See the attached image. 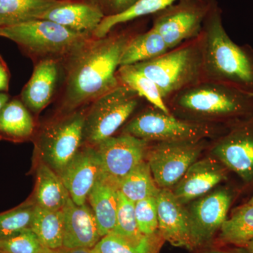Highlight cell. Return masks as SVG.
I'll return each mask as SVG.
<instances>
[{"label":"cell","instance_id":"1","mask_svg":"<svg viewBox=\"0 0 253 253\" xmlns=\"http://www.w3.org/2000/svg\"><path fill=\"white\" fill-rule=\"evenodd\" d=\"M136 35L112 30L104 38L91 37L69 55L61 63L57 113L86 107L119 85L116 74L121 57Z\"/></svg>","mask_w":253,"mask_h":253},{"label":"cell","instance_id":"2","mask_svg":"<svg viewBox=\"0 0 253 253\" xmlns=\"http://www.w3.org/2000/svg\"><path fill=\"white\" fill-rule=\"evenodd\" d=\"M205 22V69L217 83L253 94V49L231 41L223 26L220 11L214 4Z\"/></svg>","mask_w":253,"mask_h":253},{"label":"cell","instance_id":"3","mask_svg":"<svg viewBox=\"0 0 253 253\" xmlns=\"http://www.w3.org/2000/svg\"><path fill=\"white\" fill-rule=\"evenodd\" d=\"M1 28L3 38L14 42L34 63L44 60L62 63L91 36L80 34L46 19Z\"/></svg>","mask_w":253,"mask_h":253},{"label":"cell","instance_id":"4","mask_svg":"<svg viewBox=\"0 0 253 253\" xmlns=\"http://www.w3.org/2000/svg\"><path fill=\"white\" fill-rule=\"evenodd\" d=\"M87 106L72 112L56 113L37 134L36 146L41 161L59 175L83 145Z\"/></svg>","mask_w":253,"mask_h":253},{"label":"cell","instance_id":"5","mask_svg":"<svg viewBox=\"0 0 253 253\" xmlns=\"http://www.w3.org/2000/svg\"><path fill=\"white\" fill-rule=\"evenodd\" d=\"M140 97L135 91L121 83L94 100L86 109L83 144L96 146L112 136L134 112Z\"/></svg>","mask_w":253,"mask_h":253},{"label":"cell","instance_id":"6","mask_svg":"<svg viewBox=\"0 0 253 253\" xmlns=\"http://www.w3.org/2000/svg\"><path fill=\"white\" fill-rule=\"evenodd\" d=\"M176 104L187 112L207 117L253 116V96L220 83L186 88L178 94Z\"/></svg>","mask_w":253,"mask_h":253},{"label":"cell","instance_id":"7","mask_svg":"<svg viewBox=\"0 0 253 253\" xmlns=\"http://www.w3.org/2000/svg\"><path fill=\"white\" fill-rule=\"evenodd\" d=\"M133 66L156 83L165 99L186 89L197 78L203 53L196 46H186Z\"/></svg>","mask_w":253,"mask_h":253},{"label":"cell","instance_id":"8","mask_svg":"<svg viewBox=\"0 0 253 253\" xmlns=\"http://www.w3.org/2000/svg\"><path fill=\"white\" fill-rule=\"evenodd\" d=\"M213 128L204 123L181 121L156 108L142 111L126 125L123 134L146 142L204 140L213 134Z\"/></svg>","mask_w":253,"mask_h":253},{"label":"cell","instance_id":"9","mask_svg":"<svg viewBox=\"0 0 253 253\" xmlns=\"http://www.w3.org/2000/svg\"><path fill=\"white\" fill-rule=\"evenodd\" d=\"M213 1L179 0L156 13L153 28L162 36L169 49L199 36Z\"/></svg>","mask_w":253,"mask_h":253},{"label":"cell","instance_id":"10","mask_svg":"<svg viewBox=\"0 0 253 253\" xmlns=\"http://www.w3.org/2000/svg\"><path fill=\"white\" fill-rule=\"evenodd\" d=\"M203 149V140L159 142L149 148L147 162L158 187L172 189L198 161Z\"/></svg>","mask_w":253,"mask_h":253},{"label":"cell","instance_id":"11","mask_svg":"<svg viewBox=\"0 0 253 253\" xmlns=\"http://www.w3.org/2000/svg\"><path fill=\"white\" fill-rule=\"evenodd\" d=\"M230 191L220 189L195 200L187 210L194 248L207 245L226 221L231 204Z\"/></svg>","mask_w":253,"mask_h":253},{"label":"cell","instance_id":"12","mask_svg":"<svg viewBox=\"0 0 253 253\" xmlns=\"http://www.w3.org/2000/svg\"><path fill=\"white\" fill-rule=\"evenodd\" d=\"M148 143L129 134L111 136L94 146L101 163V172L120 184L147 154Z\"/></svg>","mask_w":253,"mask_h":253},{"label":"cell","instance_id":"13","mask_svg":"<svg viewBox=\"0 0 253 253\" xmlns=\"http://www.w3.org/2000/svg\"><path fill=\"white\" fill-rule=\"evenodd\" d=\"M212 154L243 180L253 181V116L233 126L215 145Z\"/></svg>","mask_w":253,"mask_h":253},{"label":"cell","instance_id":"14","mask_svg":"<svg viewBox=\"0 0 253 253\" xmlns=\"http://www.w3.org/2000/svg\"><path fill=\"white\" fill-rule=\"evenodd\" d=\"M101 172V163L96 148L83 144L59 176L73 202L82 206L87 203L89 192Z\"/></svg>","mask_w":253,"mask_h":253},{"label":"cell","instance_id":"15","mask_svg":"<svg viewBox=\"0 0 253 253\" xmlns=\"http://www.w3.org/2000/svg\"><path fill=\"white\" fill-rule=\"evenodd\" d=\"M158 232L164 241L176 247L194 249L190 234L189 216L172 190L161 189L157 196Z\"/></svg>","mask_w":253,"mask_h":253},{"label":"cell","instance_id":"16","mask_svg":"<svg viewBox=\"0 0 253 253\" xmlns=\"http://www.w3.org/2000/svg\"><path fill=\"white\" fill-rule=\"evenodd\" d=\"M226 168L217 159L196 161L178 181L172 191L182 205L202 197L226 178Z\"/></svg>","mask_w":253,"mask_h":253},{"label":"cell","instance_id":"17","mask_svg":"<svg viewBox=\"0 0 253 253\" xmlns=\"http://www.w3.org/2000/svg\"><path fill=\"white\" fill-rule=\"evenodd\" d=\"M61 65L55 60L35 63L29 81L23 88L20 99L33 114H39L54 99L59 88Z\"/></svg>","mask_w":253,"mask_h":253},{"label":"cell","instance_id":"18","mask_svg":"<svg viewBox=\"0 0 253 253\" xmlns=\"http://www.w3.org/2000/svg\"><path fill=\"white\" fill-rule=\"evenodd\" d=\"M104 17L99 8L88 0H60L40 19L49 20L80 34L93 36Z\"/></svg>","mask_w":253,"mask_h":253},{"label":"cell","instance_id":"19","mask_svg":"<svg viewBox=\"0 0 253 253\" xmlns=\"http://www.w3.org/2000/svg\"><path fill=\"white\" fill-rule=\"evenodd\" d=\"M63 211L64 214L63 247L94 249L101 237L90 206L86 204L78 206L70 199Z\"/></svg>","mask_w":253,"mask_h":253},{"label":"cell","instance_id":"20","mask_svg":"<svg viewBox=\"0 0 253 253\" xmlns=\"http://www.w3.org/2000/svg\"><path fill=\"white\" fill-rule=\"evenodd\" d=\"M119 193V184L101 172L88 196L101 238L114 230Z\"/></svg>","mask_w":253,"mask_h":253},{"label":"cell","instance_id":"21","mask_svg":"<svg viewBox=\"0 0 253 253\" xmlns=\"http://www.w3.org/2000/svg\"><path fill=\"white\" fill-rule=\"evenodd\" d=\"M36 125L20 98L10 99L0 111V139L21 142L34 135Z\"/></svg>","mask_w":253,"mask_h":253},{"label":"cell","instance_id":"22","mask_svg":"<svg viewBox=\"0 0 253 253\" xmlns=\"http://www.w3.org/2000/svg\"><path fill=\"white\" fill-rule=\"evenodd\" d=\"M70 199L61 176L41 161L36 170L34 204L49 211H61Z\"/></svg>","mask_w":253,"mask_h":253},{"label":"cell","instance_id":"23","mask_svg":"<svg viewBox=\"0 0 253 253\" xmlns=\"http://www.w3.org/2000/svg\"><path fill=\"white\" fill-rule=\"evenodd\" d=\"M60 0H0V28L40 19Z\"/></svg>","mask_w":253,"mask_h":253},{"label":"cell","instance_id":"24","mask_svg":"<svg viewBox=\"0 0 253 253\" xmlns=\"http://www.w3.org/2000/svg\"><path fill=\"white\" fill-rule=\"evenodd\" d=\"M31 229L46 249L63 247L64 214L61 211H49L35 204Z\"/></svg>","mask_w":253,"mask_h":253},{"label":"cell","instance_id":"25","mask_svg":"<svg viewBox=\"0 0 253 253\" xmlns=\"http://www.w3.org/2000/svg\"><path fill=\"white\" fill-rule=\"evenodd\" d=\"M167 44L154 28L146 33L136 34L126 46L120 66L133 65L154 59L167 53Z\"/></svg>","mask_w":253,"mask_h":253},{"label":"cell","instance_id":"26","mask_svg":"<svg viewBox=\"0 0 253 253\" xmlns=\"http://www.w3.org/2000/svg\"><path fill=\"white\" fill-rule=\"evenodd\" d=\"M163 241L159 232L136 241L111 232L101 238L93 251L94 253H158Z\"/></svg>","mask_w":253,"mask_h":253},{"label":"cell","instance_id":"27","mask_svg":"<svg viewBox=\"0 0 253 253\" xmlns=\"http://www.w3.org/2000/svg\"><path fill=\"white\" fill-rule=\"evenodd\" d=\"M159 187L155 182L147 161H143L121 180L119 191L134 204L146 198L157 196Z\"/></svg>","mask_w":253,"mask_h":253},{"label":"cell","instance_id":"28","mask_svg":"<svg viewBox=\"0 0 253 253\" xmlns=\"http://www.w3.org/2000/svg\"><path fill=\"white\" fill-rule=\"evenodd\" d=\"M179 0H139L137 2L121 14L114 16H105L95 31L93 37L104 38L119 25L132 21L142 16L155 14L162 11ZM213 1L214 0H202Z\"/></svg>","mask_w":253,"mask_h":253},{"label":"cell","instance_id":"29","mask_svg":"<svg viewBox=\"0 0 253 253\" xmlns=\"http://www.w3.org/2000/svg\"><path fill=\"white\" fill-rule=\"evenodd\" d=\"M253 239V204L238 208L222 224L219 240L225 244L244 246Z\"/></svg>","mask_w":253,"mask_h":253},{"label":"cell","instance_id":"30","mask_svg":"<svg viewBox=\"0 0 253 253\" xmlns=\"http://www.w3.org/2000/svg\"><path fill=\"white\" fill-rule=\"evenodd\" d=\"M116 76L120 83L126 84L135 91L141 97L145 98L151 103L154 107L165 113L170 114L156 83L136 69L133 65L120 66Z\"/></svg>","mask_w":253,"mask_h":253},{"label":"cell","instance_id":"31","mask_svg":"<svg viewBox=\"0 0 253 253\" xmlns=\"http://www.w3.org/2000/svg\"><path fill=\"white\" fill-rule=\"evenodd\" d=\"M34 202L25 203L0 214V239L14 235L31 228Z\"/></svg>","mask_w":253,"mask_h":253},{"label":"cell","instance_id":"32","mask_svg":"<svg viewBox=\"0 0 253 253\" xmlns=\"http://www.w3.org/2000/svg\"><path fill=\"white\" fill-rule=\"evenodd\" d=\"M113 233L126 239L140 240L144 235L139 231L136 221L135 204L119 193L116 222Z\"/></svg>","mask_w":253,"mask_h":253},{"label":"cell","instance_id":"33","mask_svg":"<svg viewBox=\"0 0 253 253\" xmlns=\"http://www.w3.org/2000/svg\"><path fill=\"white\" fill-rule=\"evenodd\" d=\"M45 249L31 228L0 239V253H43Z\"/></svg>","mask_w":253,"mask_h":253},{"label":"cell","instance_id":"34","mask_svg":"<svg viewBox=\"0 0 253 253\" xmlns=\"http://www.w3.org/2000/svg\"><path fill=\"white\" fill-rule=\"evenodd\" d=\"M135 214L138 227L143 235L153 236L158 233L156 196L135 203Z\"/></svg>","mask_w":253,"mask_h":253},{"label":"cell","instance_id":"35","mask_svg":"<svg viewBox=\"0 0 253 253\" xmlns=\"http://www.w3.org/2000/svg\"><path fill=\"white\" fill-rule=\"evenodd\" d=\"M97 6L105 16H114L124 12L139 0H88Z\"/></svg>","mask_w":253,"mask_h":253},{"label":"cell","instance_id":"36","mask_svg":"<svg viewBox=\"0 0 253 253\" xmlns=\"http://www.w3.org/2000/svg\"><path fill=\"white\" fill-rule=\"evenodd\" d=\"M11 74L7 64L0 55V92L7 93L9 91Z\"/></svg>","mask_w":253,"mask_h":253},{"label":"cell","instance_id":"37","mask_svg":"<svg viewBox=\"0 0 253 253\" xmlns=\"http://www.w3.org/2000/svg\"><path fill=\"white\" fill-rule=\"evenodd\" d=\"M43 253H94L93 249H68L61 247L56 249H45Z\"/></svg>","mask_w":253,"mask_h":253},{"label":"cell","instance_id":"38","mask_svg":"<svg viewBox=\"0 0 253 253\" xmlns=\"http://www.w3.org/2000/svg\"><path fill=\"white\" fill-rule=\"evenodd\" d=\"M206 253H250L246 248L240 246L239 248L228 250V251H218V250H214V251H208Z\"/></svg>","mask_w":253,"mask_h":253},{"label":"cell","instance_id":"39","mask_svg":"<svg viewBox=\"0 0 253 253\" xmlns=\"http://www.w3.org/2000/svg\"><path fill=\"white\" fill-rule=\"evenodd\" d=\"M10 100V96L8 93L0 92V111L3 109L5 104Z\"/></svg>","mask_w":253,"mask_h":253},{"label":"cell","instance_id":"40","mask_svg":"<svg viewBox=\"0 0 253 253\" xmlns=\"http://www.w3.org/2000/svg\"><path fill=\"white\" fill-rule=\"evenodd\" d=\"M243 247L246 248L250 253H253V239L248 242L247 244L245 245Z\"/></svg>","mask_w":253,"mask_h":253},{"label":"cell","instance_id":"41","mask_svg":"<svg viewBox=\"0 0 253 253\" xmlns=\"http://www.w3.org/2000/svg\"><path fill=\"white\" fill-rule=\"evenodd\" d=\"M249 204H253V197H252V198H251V200H250V201H249Z\"/></svg>","mask_w":253,"mask_h":253},{"label":"cell","instance_id":"42","mask_svg":"<svg viewBox=\"0 0 253 253\" xmlns=\"http://www.w3.org/2000/svg\"><path fill=\"white\" fill-rule=\"evenodd\" d=\"M0 37H2V33H1V28H0Z\"/></svg>","mask_w":253,"mask_h":253},{"label":"cell","instance_id":"43","mask_svg":"<svg viewBox=\"0 0 253 253\" xmlns=\"http://www.w3.org/2000/svg\"><path fill=\"white\" fill-rule=\"evenodd\" d=\"M249 95H251V96H253V94H249Z\"/></svg>","mask_w":253,"mask_h":253}]
</instances>
